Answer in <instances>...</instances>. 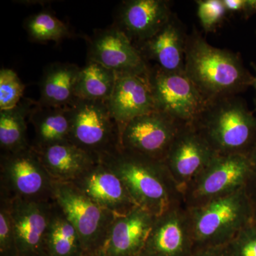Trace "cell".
Here are the masks:
<instances>
[{
  "instance_id": "83f0119b",
  "label": "cell",
  "mask_w": 256,
  "mask_h": 256,
  "mask_svg": "<svg viewBox=\"0 0 256 256\" xmlns=\"http://www.w3.org/2000/svg\"><path fill=\"white\" fill-rule=\"evenodd\" d=\"M196 14L202 28L206 33L214 32L228 14L223 0H197Z\"/></svg>"
},
{
  "instance_id": "5bb4252c",
  "label": "cell",
  "mask_w": 256,
  "mask_h": 256,
  "mask_svg": "<svg viewBox=\"0 0 256 256\" xmlns=\"http://www.w3.org/2000/svg\"><path fill=\"white\" fill-rule=\"evenodd\" d=\"M88 60L97 62L117 75H144L150 67L127 35L116 26L99 30L89 38Z\"/></svg>"
},
{
  "instance_id": "44dd1931",
  "label": "cell",
  "mask_w": 256,
  "mask_h": 256,
  "mask_svg": "<svg viewBox=\"0 0 256 256\" xmlns=\"http://www.w3.org/2000/svg\"><path fill=\"white\" fill-rule=\"evenodd\" d=\"M80 68L74 64L56 63L47 66L40 82L38 104L50 107L70 106L76 100V87Z\"/></svg>"
},
{
  "instance_id": "484cf974",
  "label": "cell",
  "mask_w": 256,
  "mask_h": 256,
  "mask_svg": "<svg viewBox=\"0 0 256 256\" xmlns=\"http://www.w3.org/2000/svg\"><path fill=\"white\" fill-rule=\"evenodd\" d=\"M24 28L32 42H58L70 36L68 26L48 11L28 16L25 20Z\"/></svg>"
},
{
  "instance_id": "8992f818",
  "label": "cell",
  "mask_w": 256,
  "mask_h": 256,
  "mask_svg": "<svg viewBox=\"0 0 256 256\" xmlns=\"http://www.w3.org/2000/svg\"><path fill=\"white\" fill-rule=\"evenodd\" d=\"M70 108V142L99 160L120 149V130L107 102L77 98Z\"/></svg>"
},
{
  "instance_id": "4316f807",
  "label": "cell",
  "mask_w": 256,
  "mask_h": 256,
  "mask_svg": "<svg viewBox=\"0 0 256 256\" xmlns=\"http://www.w3.org/2000/svg\"><path fill=\"white\" fill-rule=\"evenodd\" d=\"M25 85L14 70H0V111L10 110L18 106L22 99Z\"/></svg>"
},
{
  "instance_id": "1f68e13d",
  "label": "cell",
  "mask_w": 256,
  "mask_h": 256,
  "mask_svg": "<svg viewBox=\"0 0 256 256\" xmlns=\"http://www.w3.org/2000/svg\"><path fill=\"white\" fill-rule=\"evenodd\" d=\"M252 163V174L246 186V191L254 203L256 204V144L250 156Z\"/></svg>"
},
{
  "instance_id": "d6986e66",
  "label": "cell",
  "mask_w": 256,
  "mask_h": 256,
  "mask_svg": "<svg viewBox=\"0 0 256 256\" xmlns=\"http://www.w3.org/2000/svg\"><path fill=\"white\" fill-rule=\"evenodd\" d=\"M186 33L184 25L173 13L162 28L149 40L138 44L143 58L169 73H185Z\"/></svg>"
},
{
  "instance_id": "7a4b0ae2",
  "label": "cell",
  "mask_w": 256,
  "mask_h": 256,
  "mask_svg": "<svg viewBox=\"0 0 256 256\" xmlns=\"http://www.w3.org/2000/svg\"><path fill=\"white\" fill-rule=\"evenodd\" d=\"M100 160L124 182L134 204L152 214L158 216L184 203L182 194L163 162L121 149Z\"/></svg>"
},
{
  "instance_id": "8d00e7d4",
  "label": "cell",
  "mask_w": 256,
  "mask_h": 256,
  "mask_svg": "<svg viewBox=\"0 0 256 256\" xmlns=\"http://www.w3.org/2000/svg\"><path fill=\"white\" fill-rule=\"evenodd\" d=\"M254 106H255V110H254V112H255V111H256V97L254 99Z\"/></svg>"
},
{
  "instance_id": "277c9868",
  "label": "cell",
  "mask_w": 256,
  "mask_h": 256,
  "mask_svg": "<svg viewBox=\"0 0 256 256\" xmlns=\"http://www.w3.org/2000/svg\"><path fill=\"white\" fill-rule=\"evenodd\" d=\"M188 210L196 249L228 244L254 220L255 204L244 188Z\"/></svg>"
},
{
  "instance_id": "f546056e",
  "label": "cell",
  "mask_w": 256,
  "mask_h": 256,
  "mask_svg": "<svg viewBox=\"0 0 256 256\" xmlns=\"http://www.w3.org/2000/svg\"><path fill=\"white\" fill-rule=\"evenodd\" d=\"M0 248L2 254L11 250L18 254L11 216L6 202L3 200H0Z\"/></svg>"
},
{
  "instance_id": "74e56055",
  "label": "cell",
  "mask_w": 256,
  "mask_h": 256,
  "mask_svg": "<svg viewBox=\"0 0 256 256\" xmlns=\"http://www.w3.org/2000/svg\"><path fill=\"white\" fill-rule=\"evenodd\" d=\"M255 204V203H254ZM254 220H256V204H255V212H254Z\"/></svg>"
},
{
  "instance_id": "d6a6232c",
  "label": "cell",
  "mask_w": 256,
  "mask_h": 256,
  "mask_svg": "<svg viewBox=\"0 0 256 256\" xmlns=\"http://www.w3.org/2000/svg\"><path fill=\"white\" fill-rule=\"evenodd\" d=\"M239 14L245 20H248L256 15V0H242Z\"/></svg>"
},
{
  "instance_id": "603a6c76",
  "label": "cell",
  "mask_w": 256,
  "mask_h": 256,
  "mask_svg": "<svg viewBox=\"0 0 256 256\" xmlns=\"http://www.w3.org/2000/svg\"><path fill=\"white\" fill-rule=\"evenodd\" d=\"M36 102L22 100L10 110L0 111L1 153L14 152L31 146L28 136V120Z\"/></svg>"
},
{
  "instance_id": "5b68a950",
  "label": "cell",
  "mask_w": 256,
  "mask_h": 256,
  "mask_svg": "<svg viewBox=\"0 0 256 256\" xmlns=\"http://www.w3.org/2000/svg\"><path fill=\"white\" fill-rule=\"evenodd\" d=\"M53 183L33 146L14 152L1 153L0 198L52 200Z\"/></svg>"
},
{
  "instance_id": "ffe728a7",
  "label": "cell",
  "mask_w": 256,
  "mask_h": 256,
  "mask_svg": "<svg viewBox=\"0 0 256 256\" xmlns=\"http://www.w3.org/2000/svg\"><path fill=\"white\" fill-rule=\"evenodd\" d=\"M35 150L54 182H74L100 161L70 142Z\"/></svg>"
},
{
  "instance_id": "f1b7e54d",
  "label": "cell",
  "mask_w": 256,
  "mask_h": 256,
  "mask_svg": "<svg viewBox=\"0 0 256 256\" xmlns=\"http://www.w3.org/2000/svg\"><path fill=\"white\" fill-rule=\"evenodd\" d=\"M228 245L233 256H256V220L246 226Z\"/></svg>"
},
{
  "instance_id": "9c48e42d",
  "label": "cell",
  "mask_w": 256,
  "mask_h": 256,
  "mask_svg": "<svg viewBox=\"0 0 256 256\" xmlns=\"http://www.w3.org/2000/svg\"><path fill=\"white\" fill-rule=\"evenodd\" d=\"M148 78L156 111L191 124L206 108L208 100L185 73H169L154 66L150 67Z\"/></svg>"
},
{
  "instance_id": "4dcf8cb0",
  "label": "cell",
  "mask_w": 256,
  "mask_h": 256,
  "mask_svg": "<svg viewBox=\"0 0 256 256\" xmlns=\"http://www.w3.org/2000/svg\"><path fill=\"white\" fill-rule=\"evenodd\" d=\"M192 256H233L228 245L198 248Z\"/></svg>"
},
{
  "instance_id": "6da1fadb",
  "label": "cell",
  "mask_w": 256,
  "mask_h": 256,
  "mask_svg": "<svg viewBox=\"0 0 256 256\" xmlns=\"http://www.w3.org/2000/svg\"><path fill=\"white\" fill-rule=\"evenodd\" d=\"M184 72L207 100L238 96L254 79L239 54L212 46L196 28L186 38Z\"/></svg>"
},
{
  "instance_id": "7402d4cb",
  "label": "cell",
  "mask_w": 256,
  "mask_h": 256,
  "mask_svg": "<svg viewBox=\"0 0 256 256\" xmlns=\"http://www.w3.org/2000/svg\"><path fill=\"white\" fill-rule=\"evenodd\" d=\"M28 122L34 130V140L31 144L34 149L70 142V106L50 107L36 102Z\"/></svg>"
},
{
  "instance_id": "4fadbf2b",
  "label": "cell",
  "mask_w": 256,
  "mask_h": 256,
  "mask_svg": "<svg viewBox=\"0 0 256 256\" xmlns=\"http://www.w3.org/2000/svg\"><path fill=\"white\" fill-rule=\"evenodd\" d=\"M195 250L190 212L182 203L156 217L142 252L150 256H192Z\"/></svg>"
},
{
  "instance_id": "2e32d148",
  "label": "cell",
  "mask_w": 256,
  "mask_h": 256,
  "mask_svg": "<svg viewBox=\"0 0 256 256\" xmlns=\"http://www.w3.org/2000/svg\"><path fill=\"white\" fill-rule=\"evenodd\" d=\"M106 102L120 132L132 119L156 111L148 73L117 75L114 92Z\"/></svg>"
},
{
  "instance_id": "836d02e7",
  "label": "cell",
  "mask_w": 256,
  "mask_h": 256,
  "mask_svg": "<svg viewBox=\"0 0 256 256\" xmlns=\"http://www.w3.org/2000/svg\"><path fill=\"white\" fill-rule=\"evenodd\" d=\"M250 66H252V69L255 70L256 75L254 76V82H252V87H254V90H255L256 92V64L254 63V62H252V63H250Z\"/></svg>"
},
{
  "instance_id": "cb8c5ba5",
  "label": "cell",
  "mask_w": 256,
  "mask_h": 256,
  "mask_svg": "<svg viewBox=\"0 0 256 256\" xmlns=\"http://www.w3.org/2000/svg\"><path fill=\"white\" fill-rule=\"evenodd\" d=\"M117 74L97 62L88 60L80 68L76 96L84 100L107 102L112 95Z\"/></svg>"
},
{
  "instance_id": "d590c367",
  "label": "cell",
  "mask_w": 256,
  "mask_h": 256,
  "mask_svg": "<svg viewBox=\"0 0 256 256\" xmlns=\"http://www.w3.org/2000/svg\"><path fill=\"white\" fill-rule=\"evenodd\" d=\"M136 256H148V254H144V252H141V254H138V255Z\"/></svg>"
},
{
  "instance_id": "9a60e30c",
  "label": "cell",
  "mask_w": 256,
  "mask_h": 256,
  "mask_svg": "<svg viewBox=\"0 0 256 256\" xmlns=\"http://www.w3.org/2000/svg\"><path fill=\"white\" fill-rule=\"evenodd\" d=\"M72 184L114 215H124L137 206L124 182L100 160Z\"/></svg>"
},
{
  "instance_id": "e0dca14e",
  "label": "cell",
  "mask_w": 256,
  "mask_h": 256,
  "mask_svg": "<svg viewBox=\"0 0 256 256\" xmlns=\"http://www.w3.org/2000/svg\"><path fill=\"white\" fill-rule=\"evenodd\" d=\"M156 216L136 206L116 216L100 252L104 256H136L146 246Z\"/></svg>"
},
{
  "instance_id": "8fae6325",
  "label": "cell",
  "mask_w": 256,
  "mask_h": 256,
  "mask_svg": "<svg viewBox=\"0 0 256 256\" xmlns=\"http://www.w3.org/2000/svg\"><path fill=\"white\" fill-rule=\"evenodd\" d=\"M20 256H42L48 252V234L56 208L54 200H6Z\"/></svg>"
},
{
  "instance_id": "3957f363",
  "label": "cell",
  "mask_w": 256,
  "mask_h": 256,
  "mask_svg": "<svg viewBox=\"0 0 256 256\" xmlns=\"http://www.w3.org/2000/svg\"><path fill=\"white\" fill-rule=\"evenodd\" d=\"M194 126L218 154L250 156L256 144V116L238 96L208 100Z\"/></svg>"
},
{
  "instance_id": "30bf717a",
  "label": "cell",
  "mask_w": 256,
  "mask_h": 256,
  "mask_svg": "<svg viewBox=\"0 0 256 256\" xmlns=\"http://www.w3.org/2000/svg\"><path fill=\"white\" fill-rule=\"evenodd\" d=\"M182 124L159 111L139 116L128 122L121 130L120 149L164 162Z\"/></svg>"
},
{
  "instance_id": "7c38bea8",
  "label": "cell",
  "mask_w": 256,
  "mask_h": 256,
  "mask_svg": "<svg viewBox=\"0 0 256 256\" xmlns=\"http://www.w3.org/2000/svg\"><path fill=\"white\" fill-rule=\"evenodd\" d=\"M217 156L192 122L182 124L164 164L182 196L188 185Z\"/></svg>"
},
{
  "instance_id": "ac0fdd59",
  "label": "cell",
  "mask_w": 256,
  "mask_h": 256,
  "mask_svg": "<svg viewBox=\"0 0 256 256\" xmlns=\"http://www.w3.org/2000/svg\"><path fill=\"white\" fill-rule=\"evenodd\" d=\"M169 1L127 0L118 13L116 26L134 44H140L156 34L173 13Z\"/></svg>"
},
{
  "instance_id": "d4e9b609",
  "label": "cell",
  "mask_w": 256,
  "mask_h": 256,
  "mask_svg": "<svg viewBox=\"0 0 256 256\" xmlns=\"http://www.w3.org/2000/svg\"><path fill=\"white\" fill-rule=\"evenodd\" d=\"M48 252L50 256H79L85 254L76 230L56 204L48 230Z\"/></svg>"
},
{
  "instance_id": "52a82bcc",
  "label": "cell",
  "mask_w": 256,
  "mask_h": 256,
  "mask_svg": "<svg viewBox=\"0 0 256 256\" xmlns=\"http://www.w3.org/2000/svg\"><path fill=\"white\" fill-rule=\"evenodd\" d=\"M53 198L76 230L84 252L92 255L100 252L116 215L92 201L72 183L54 182Z\"/></svg>"
},
{
  "instance_id": "ba28073f",
  "label": "cell",
  "mask_w": 256,
  "mask_h": 256,
  "mask_svg": "<svg viewBox=\"0 0 256 256\" xmlns=\"http://www.w3.org/2000/svg\"><path fill=\"white\" fill-rule=\"evenodd\" d=\"M252 174L249 156L218 154L184 190L183 201L188 208L246 188Z\"/></svg>"
},
{
  "instance_id": "e575fe53",
  "label": "cell",
  "mask_w": 256,
  "mask_h": 256,
  "mask_svg": "<svg viewBox=\"0 0 256 256\" xmlns=\"http://www.w3.org/2000/svg\"><path fill=\"white\" fill-rule=\"evenodd\" d=\"M92 256H104L100 252H96V254H92Z\"/></svg>"
}]
</instances>
